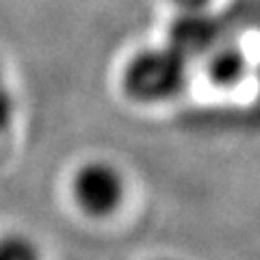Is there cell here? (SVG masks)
I'll list each match as a JSON object with an SVG mask.
<instances>
[{
  "label": "cell",
  "mask_w": 260,
  "mask_h": 260,
  "mask_svg": "<svg viewBox=\"0 0 260 260\" xmlns=\"http://www.w3.org/2000/svg\"><path fill=\"white\" fill-rule=\"evenodd\" d=\"M124 176L107 160H89L76 172L72 193L76 204L89 217H109L124 202Z\"/></svg>",
  "instance_id": "cell-2"
},
{
  "label": "cell",
  "mask_w": 260,
  "mask_h": 260,
  "mask_svg": "<svg viewBox=\"0 0 260 260\" xmlns=\"http://www.w3.org/2000/svg\"><path fill=\"white\" fill-rule=\"evenodd\" d=\"M160 260H167V258H160Z\"/></svg>",
  "instance_id": "cell-8"
},
{
  "label": "cell",
  "mask_w": 260,
  "mask_h": 260,
  "mask_svg": "<svg viewBox=\"0 0 260 260\" xmlns=\"http://www.w3.org/2000/svg\"><path fill=\"white\" fill-rule=\"evenodd\" d=\"M208 76L221 87L237 85L245 74V56L234 46H215L208 54Z\"/></svg>",
  "instance_id": "cell-4"
},
{
  "label": "cell",
  "mask_w": 260,
  "mask_h": 260,
  "mask_svg": "<svg viewBox=\"0 0 260 260\" xmlns=\"http://www.w3.org/2000/svg\"><path fill=\"white\" fill-rule=\"evenodd\" d=\"M0 260H44L42 249L32 239L20 232L0 237Z\"/></svg>",
  "instance_id": "cell-5"
},
{
  "label": "cell",
  "mask_w": 260,
  "mask_h": 260,
  "mask_svg": "<svg viewBox=\"0 0 260 260\" xmlns=\"http://www.w3.org/2000/svg\"><path fill=\"white\" fill-rule=\"evenodd\" d=\"M13 113H15L13 95H11L9 85H7V80H5V72H3V68H0V135L11 126Z\"/></svg>",
  "instance_id": "cell-6"
},
{
  "label": "cell",
  "mask_w": 260,
  "mask_h": 260,
  "mask_svg": "<svg viewBox=\"0 0 260 260\" xmlns=\"http://www.w3.org/2000/svg\"><path fill=\"white\" fill-rule=\"evenodd\" d=\"M189 59L172 46L145 48L128 61L121 85L133 100L141 104H156L172 100L184 89L189 76Z\"/></svg>",
  "instance_id": "cell-1"
},
{
  "label": "cell",
  "mask_w": 260,
  "mask_h": 260,
  "mask_svg": "<svg viewBox=\"0 0 260 260\" xmlns=\"http://www.w3.org/2000/svg\"><path fill=\"white\" fill-rule=\"evenodd\" d=\"M180 11H193V9H206L210 0H172Z\"/></svg>",
  "instance_id": "cell-7"
},
{
  "label": "cell",
  "mask_w": 260,
  "mask_h": 260,
  "mask_svg": "<svg viewBox=\"0 0 260 260\" xmlns=\"http://www.w3.org/2000/svg\"><path fill=\"white\" fill-rule=\"evenodd\" d=\"M221 39V24L206 9L180 11L167 28V46L180 52L184 59L206 56Z\"/></svg>",
  "instance_id": "cell-3"
}]
</instances>
